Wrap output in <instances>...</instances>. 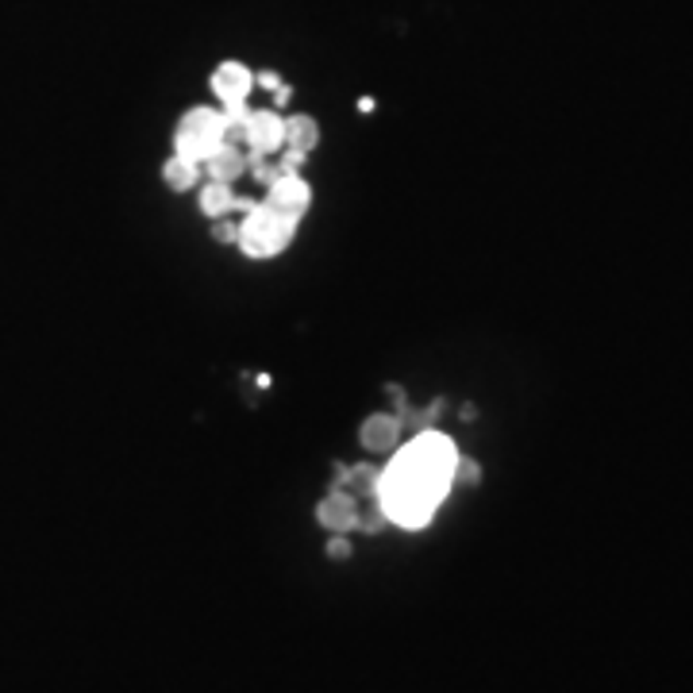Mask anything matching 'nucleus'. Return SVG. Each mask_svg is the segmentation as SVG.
Masks as SVG:
<instances>
[{"label": "nucleus", "mask_w": 693, "mask_h": 693, "mask_svg": "<svg viewBox=\"0 0 693 693\" xmlns=\"http://www.w3.org/2000/svg\"><path fill=\"white\" fill-rule=\"evenodd\" d=\"M401 416H390V413H374L362 420L359 428V440L367 451H378V455H385V451H397L401 447Z\"/></svg>", "instance_id": "obj_7"}, {"label": "nucleus", "mask_w": 693, "mask_h": 693, "mask_svg": "<svg viewBox=\"0 0 693 693\" xmlns=\"http://www.w3.org/2000/svg\"><path fill=\"white\" fill-rule=\"evenodd\" d=\"M320 143V123L312 116H289L286 120V143L282 147H294V151H316Z\"/></svg>", "instance_id": "obj_9"}, {"label": "nucleus", "mask_w": 693, "mask_h": 693, "mask_svg": "<svg viewBox=\"0 0 693 693\" xmlns=\"http://www.w3.org/2000/svg\"><path fill=\"white\" fill-rule=\"evenodd\" d=\"M297 224L301 220L277 213L270 204H254L251 213L243 216V224H239V247H243L247 259H274V254H282L294 243Z\"/></svg>", "instance_id": "obj_2"}, {"label": "nucleus", "mask_w": 693, "mask_h": 693, "mask_svg": "<svg viewBox=\"0 0 693 693\" xmlns=\"http://www.w3.org/2000/svg\"><path fill=\"white\" fill-rule=\"evenodd\" d=\"M266 204L277 208V213L301 220L304 208H309V186H304L301 174H277V178L266 186Z\"/></svg>", "instance_id": "obj_5"}, {"label": "nucleus", "mask_w": 693, "mask_h": 693, "mask_svg": "<svg viewBox=\"0 0 693 693\" xmlns=\"http://www.w3.org/2000/svg\"><path fill=\"white\" fill-rule=\"evenodd\" d=\"M347 551H351V547L343 543V539H335V543H332V554H347Z\"/></svg>", "instance_id": "obj_17"}, {"label": "nucleus", "mask_w": 693, "mask_h": 693, "mask_svg": "<svg viewBox=\"0 0 693 693\" xmlns=\"http://www.w3.org/2000/svg\"><path fill=\"white\" fill-rule=\"evenodd\" d=\"M174 155H186L193 163H204L216 147H224V116L216 108H193L181 116L178 135H174Z\"/></svg>", "instance_id": "obj_3"}, {"label": "nucleus", "mask_w": 693, "mask_h": 693, "mask_svg": "<svg viewBox=\"0 0 693 693\" xmlns=\"http://www.w3.org/2000/svg\"><path fill=\"white\" fill-rule=\"evenodd\" d=\"M251 85H254V74L247 70L243 62H220L213 74V93L216 100H220L224 108L228 105H247V97H251Z\"/></svg>", "instance_id": "obj_6"}, {"label": "nucleus", "mask_w": 693, "mask_h": 693, "mask_svg": "<svg viewBox=\"0 0 693 693\" xmlns=\"http://www.w3.org/2000/svg\"><path fill=\"white\" fill-rule=\"evenodd\" d=\"M163 178L174 193H189V189L196 186V178H201V163H193V158L186 155H174L170 163L163 166Z\"/></svg>", "instance_id": "obj_11"}, {"label": "nucleus", "mask_w": 693, "mask_h": 693, "mask_svg": "<svg viewBox=\"0 0 693 693\" xmlns=\"http://www.w3.org/2000/svg\"><path fill=\"white\" fill-rule=\"evenodd\" d=\"M455 458L458 451L447 435L420 428V435L408 440V447H401L378 474L374 498L382 513L401 528H425L455 481Z\"/></svg>", "instance_id": "obj_1"}, {"label": "nucleus", "mask_w": 693, "mask_h": 693, "mask_svg": "<svg viewBox=\"0 0 693 693\" xmlns=\"http://www.w3.org/2000/svg\"><path fill=\"white\" fill-rule=\"evenodd\" d=\"M204 166H208V178H213V181H224V186H231V181H236L239 174L247 170V155L236 147V143H224V147H216L213 155L204 158Z\"/></svg>", "instance_id": "obj_8"}, {"label": "nucleus", "mask_w": 693, "mask_h": 693, "mask_svg": "<svg viewBox=\"0 0 693 693\" xmlns=\"http://www.w3.org/2000/svg\"><path fill=\"white\" fill-rule=\"evenodd\" d=\"M231 208H236V193H231V186H224V181H208V186L201 189V213L208 216V220L231 216Z\"/></svg>", "instance_id": "obj_10"}, {"label": "nucleus", "mask_w": 693, "mask_h": 693, "mask_svg": "<svg viewBox=\"0 0 693 693\" xmlns=\"http://www.w3.org/2000/svg\"><path fill=\"white\" fill-rule=\"evenodd\" d=\"M254 82H259V85H266V89H277V85H282V82H277V77H274V74H259V77H254Z\"/></svg>", "instance_id": "obj_16"}, {"label": "nucleus", "mask_w": 693, "mask_h": 693, "mask_svg": "<svg viewBox=\"0 0 693 693\" xmlns=\"http://www.w3.org/2000/svg\"><path fill=\"white\" fill-rule=\"evenodd\" d=\"M277 166H282V174H301V166H304V151L286 147V155L277 158Z\"/></svg>", "instance_id": "obj_14"}, {"label": "nucleus", "mask_w": 693, "mask_h": 693, "mask_svg": "<svg viewBox=\"0 0 693 693\" xmlns=\"http://www.w3.org/2000/svg\"><path fill=\"white\" fill-rule=\"evenodd\" d=\"M455 481H478V463L474 458H455Z\"/></svg>", "instance_id": "obj_15"}, {"label": "nucleus", "mask_w": 693, "mask_h": 693, "mask_svg": "<svg viewBox=\"0 0 693 693\" xmlns=\"http://www.w3.org/2000/svg\"><path fill=\"white\" fill-rule=\"evenodd\" d=\"M213 239L216 243H239V224L231 220V216H220V220L213 224Z\"/></svg>", "instance_id": "obj_13"}, {"label": "nucleus", "mask_w": 693, "mask_h": 693, "mask_svg": "<svg viewBox=\"0 0 693 693\" xmlns=\"http://www.w3.org/2000/svg\"><path fill=\"white\" fill-rule=\"evenodd\" d=\"M243 143H247L251 155H274V151H282V143H286V120H282L274 108H266V112H251L247 116Z\"/></svg>", "instance_id": "obj_4"}, {"label": "nucleus", "mask_w": 693, "mask_h": 693, "mask_svg": "<svg viewBox=\"0 0 693 693\" xmlns=\"http://www.w3.org/2000/svg\"><path fill=\"white\" fill-rule=\"evenodd\" d=\"M320 524H327L332 531H347L355 524V501L347 493H332V498L320 505Z\"/></svg>", "instance_id": "obj_12"}]
</instances>
